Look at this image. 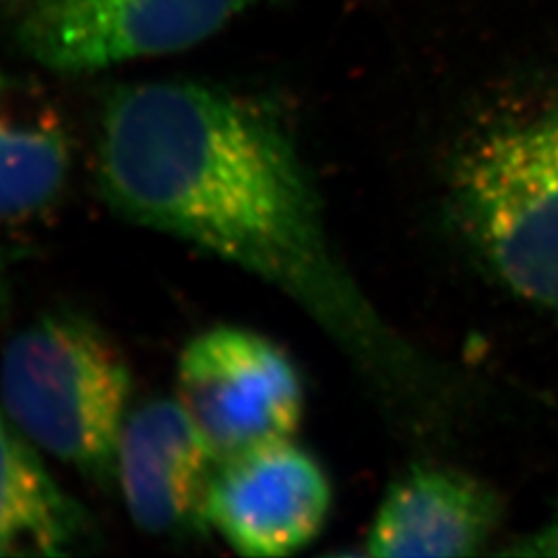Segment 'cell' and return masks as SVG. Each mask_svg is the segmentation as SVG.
Wrapping results in <instances>:
<instances>
[{
	"label": "cell",
	"instance_id": "cell-1",
	"mask_svg": "<svg viewBox=\"0 0 558 558\" xmlns=\"http://www.w3.org/2000/svg\"><path fill=\"white\" fill-rule=\"evenodd\" d=\"M96 182L124 220L278 288L385 387L428 385L343 269L299 149L259 101L195 81L117 87L101 108Z\"/></svg>",
	"mask_w": 558,
	"mask_h": 558
},
{
	"label": "cell",
	"instance_id": "cell-2",
	"mask_svg": "<svg viewBox=\"0 0 558 558\" xmlns=\"http://www.w3.org/2000/svg\"><path fill=\"white\" fill-rule=\"evenodd\" d=\"M449 195L493 278L558 315V101L478 129L456 156Z\"/></svg>",
	"mask_w": 558,
	"mask_h": 558
},
{
	"label": "cell",
	"instance_id": "cell-3",
	"mask_svg": "<svg viewBox=\"0 0 558 558\" xmlns=\"http://www.w3.org/2000/svg\"><path fill=\"white\" fill-rule=\"evenodd\" d=\"M131 371L117 341L77 311H48L7 341L0 405L41 451L110 490L129 418Z\"/></svg>",
	"mask_w": 558,
	"mask_h": 558
},
{
	"label": "cell",
	"instance_id": "cell-4",
	"mask_svg": "<svg viewBox=\"0 0 558 558\" xmlns=\"http://www.w3.org/2000/svg\"><path fill=\"white\" fill-rule=\"evenodd\" d=\"M177 399L226 461L292 439L304 412V385L278 343L251 329L218 325L184 345Z\"/></svg>",
	"mask_w": 558,
	"mask_h": 558
},
{
	"label": "cell",
	"instance_id": "cell-5",
	"mask_svg": "<svg viewBox=\"0 0 558 558\" xmlns=\"http://www.w3.org/2000/svg\"><path fill=\"white\" fill-rule=\"evenodd\" d=\"M263 0H20L17 38L54 73H94L209 40Z\"/></svg>",
	"mask_w": 558,
	"mask_h": 558
},
{
	"label": "cell",
	"instance_id": "cell-6",
	"mask_svg": "<svg viewBox=\"0 0 558 558\" xmlns=\"http://www.w3.org/2000/svg\"><path fill=\"white\" fill-rule=\"evenodd\" d=\"M331 484L292 439L221 461L209 495L211 530L242 557H290L319 536Z\"/></svg>",
	"mask_w": 558,
	"mask_h": 558
},
{
	"label": "cell",
	"instance_id": "cell-7",
	"mask_svg": "<svg viewBox=\"0 0 558 558\" xmlns=\"http://www.w3.org/2000/svg\"><path fill=\"white\" fill-rule=\"evenodd\" d=\"M220 463L179 399L143 403L124 422L117 451V482L129 515L154 536H207Z\"/></svg>",
	"mask_w": 558,
	"mask_h": 558
},
{
	"label": "cell",
	"instance_id": "cell-8",
	"mask_svg": "<svg viewBox=\"0 0 558 558\" xmlns=\"http://www.w3.org/2000/svg\"><path fill=\"white\" fill-rule=\"evenodd\" d=\"M499 495L456 468L414 465L385 493L366 536L379 558L480 555L497 534Z\"/></svg>",
	"mask_w": 558,
	"mask_h": 558
},
{
	"label": "cell",
	"instance_id": "cell-9",
	"mask_svg": "<svg viewBox=\"0 0 558 558\" xmlns=\"http://www.w3.org/2000/svg\"><path fill=\"white\" fill-rule=\"evenodd\" d=\"M71 135L38 83L0 69V221L36 218L62 197Z\"/></svg>",
	"mask_w": 558,
	"mask_h": 558
},
{
	"label": "cell",
	"instance_id": "cell-10",
	"mask_svg": "<svg viewBox=\"0 0 558 558\" xmlns=\"http://www.w3.org/2000/svg\"><path fill=\"white\" fill-rule=\"evenodd\" d=\"M34 447L0 405V544L11 557L89 550L94 521L50 476Z\"/></svg>",
	"mask_w": 558,
	"mask_h": 558
},
{
	"label": "cell",
	"instance_id": "cell-11",
	"mask_svg": "<svg viewBox=\"0 0 558 558\" xmlns=\"http://www.w3.org/2000/svg\"><path fill=\"white\" fill-rule=\"evenodd\" d=\"M500 553L515 557H558V507L536 532L515 539V544Z\"/></svg>",
	"mask_w": 558,
	"mask_h": 558
},
{
	"label": "cell",
	"instance_id": "cell-12",
	"mask_svg": "<svg viewBox=\"0 0 558 558\" xmlns=\"http://www.w3.org/2000/svg\"><path fill=\"white\" fill-rule=\"evenodd\" d=\"M11 300V281H9V260L0 251V317L7 313Z\"/></svg>",
	"mask_w": 558,
	"mask_h": 558
},
{
	"label": "cell",
	"instance_id": "cell-13",
	"mask_svg": "<svg viewBox=\"0 0 558 558\" xmlns=\"http://www.w3.org/2000/svg\"><path fill=\"white\" fill-rule=\"evenodd\" d=\"M0 557H11V555H9V550H7L2 544H0Z\"/></svg>",
	"mask_w": 558,
	"mask_h": 558
}]
</instances>
